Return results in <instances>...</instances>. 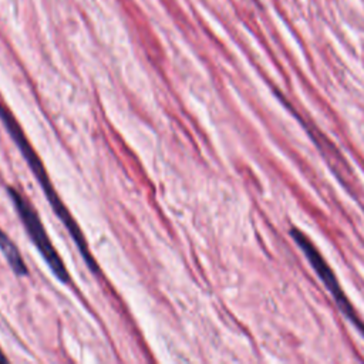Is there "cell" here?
<instances>
[{"label": "cell", "instance_id": "3", "mask_svg": "<svg viewBox=\"0 0 364 364\" xmlns=\"http://www.w3.org/2000/svg\"><path fill=\"white\" fill-rule=\"evenodd\" d=\"M292 236L295 238L296 244L300 246L301 251L305 252L306 257L310 260V264L313 266V269L316 270V273H317L319 277L325 282L327 289L330 290L333 299L339 305L340 310L347 316L349 320L354 323V326L357 327L358 330L361 332V334L364 336V325L360 321V319H358L357 313H356V310L353 309L352 303L347 300L345 292L340 288L337 279L334 276L333 270L330 269V266H329L326 260H325V257L321 256L320 252L317 251L316 246L310 242V239H309L306 235H303L299 229H292Z\"/></svg>", "mask_w": 364, "mask_h": 364}, {"label": "cell", "instance_id": "5", "mask_svg": "<svg viewBox=\"0 0 364 364\" xmlns=\"http://www.w3.org/2000/svg\"><path fill=\"white\" fill-rule=\"evenodd\" d=\"M0 363H7V358H6V356L2 353V350H0Z\"/></svg>", "mask_w": 364, "mask_h": 364}, {"label": "cell", "instance_id": "2", "mask_svg": "<svg viewBox=\"0 0 364 364\" xmlns=\"http://www.w3.org/2000/svg\"><path fill=\"white\" fill-rule=\"evenodd\" d=\"M9 194H10V198H12L13 204H14L16 212L19 214L20 219H22L23 225H25L26 231L29 233V236L32 238V242L37 248L40 255L46 260V264L49 265L51 272L54 273V276L60 282L69 283V270L66 268L63 259L57 253L56 248L50 242L49 235L46 232V229H44L43 224H42L40 216L36 212V209L33 208L32 204L27 201L25 196L22 195V192H19L17 189L9 188Z\"/></svg>", "mask_w": 364, "mask_h": 364}, {"label": "cell", "instance_id": "1", "mask_svg": "<svg viewBox=\"0 0 364 364\" xmlns=\"http://www.w3.org/2000/svg\"><path fill=\"white\" fill-rule=\"evenodd\" d=\"M0 118L3 121V126H5V128L7 130V132L10 134V137H12V139L14 141V144L17 145V148H19L20 152H22V155L25 157L26 163L29 164L30 170L33 171L34 176L37 178L38 184H40V187L43 188L44 195L47 196V199L50 202L53 211L56 212L58 219L63 222L66 229H67L70 235H71V238H73V240L75 242L77 248L82 252L83 257H84V260H86V264H87V266L90 268V270L94 272L95 275H97V273L100 272V269H98V266H97V264L94 262V257L91 256V253H90L87 242H86V239H84V235H83L80 226L77 225V222H75L74 218L70 215V212L67 211V208H66V205L63 204V201L58 198L56 189H54L53 184L50 182V178H49L47 172H46V168H44L42 159L38 158L36 151L33 150V147L32 144L29 143V139L26 138L22 127L19 126V123L16 121V118L13 117L12 113L9 111V108L3 107V106H0Z\"/></svg>", "mask_w": 364, "mask_h": 364}, {"label": "cell", "instance_id": "4", "mask_svg": "<svg viewBox=\"0 0 364 364\" xmlns=\"http://www.w3.org/2000/svg\"><path fill=\"white\" fill-rule=\"evenodd\" d=\"M0 251L3 256L6 257L7 264L12 268V270L17 276H27L29 269L26 266L22 253L17 249V246L12 242V239L7 236L6 233L0 229Z\"/></svg>", "mask_w": 364, "mask_h": 364}]
</instances>
